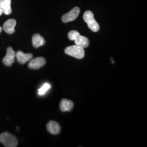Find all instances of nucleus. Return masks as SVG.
<instances>
[{"instance_id":"f8f14e48","label":"nucleus","mask_w":147,"mask_h":147,"mask_svg":"<svg viewBox=\"0 0 147 147\" xmlns=\"http://www.w3.org/2000/svg\"><path fill=\"white\" fill-rule=\"evenodd\" d=\"M32 45L33 47L37 49L44 45L45 44V41L44 38L39 34H34L32 37Z\"/></svg>"},{"instance_id":"1a4fd4ad","label":"nucleus","mask_w":147,"mask_h":147,"mask_svg":"<svg viewBox=\"0 0 147 147\" xmlns=\"http://www.w3.org/2000/svg\"><path fill=\"white\" fill-rule=\"evenodd\" d=\"M16 57L19 63L23 64L32 59L33 58V55L30 53H25L21 51H18L16 53Z\"/></svg>"},{"instance_id":"2eb2a0df","label":"nucleus","mask_w":147,"mask_h":147,"mask_svg":"<svg viewBox=\"0 0 147 147\" xmlns=\"http://www.w3.org/2000/svg\"><path fill=\"white\" fill-rule=\"evenodd\" d=\"M2 14V11L1 10V9H0V16H1Z\"/></svg>"},{"instance_id":"39448f33","label":"nucleus","mask_w":147,"mask_h":147,"mask_svg":"<svg viewBox=\"0 0 147 147\" xmlns=\"http://www.w3.org/2000/svg\"><path fill=\"white\" fill-rule=\"evenodd\" d=\"M80 12V9L79 7H75L68 13L65 14L62 17V20L64 23L73 21L77 19Z\"/></svg>"},{"instance_id":"7ed1b4c3","label":"nucleus","mask_w":147,"mask_h":147,"mask_svg":"<svg viewBox=\"0 0 147 147\" xmlns=\"http://www.w3.org/2000/svg\"><path fill=\"white\" fill-rule=\"evenodd\" d=\"M0 142L7 147H16L18 144L16 137L8 132H3L0 135Z\"/></svg>"},{"instance_id":"4468645a","label":"nucleus","mask_w":147,"mask_h":147,"mask_svg":"<svg viewBox=\"0 0 147 147\" xmlns=\"http://www.w3.org/2000/svg\"><path fill=\"white\" fill-rule=\"evenodd\" d=\"M50 88L51 86L50 84L46 83L44 84L40 89H38V94L40 95H42L44 94Z\"/></svg>"},{"instance_id":"dca6fc26","label":"nucleus","mask_w":147,"mask_h":147,"mask_svg":"<svg viewBox=\"0 0 147 147\" xmlns=\"http://www.w3.org/2000/svg\"><path fill=\"white\" fill-rule=\"evenodd\" d=\"M2 28L0 26V33L2 32Z\"/></svg>"},{"instance_id":"f257e3e1","label":"nucleus","mask_w":147,"mask_h":147,"mask_svg":"<svg viewBox=\"0 0 147 147\" xmlns=\"http://www.w3.org/2000/svg\"><path fill=\"white\" fill-rule=\"evenodd\" d=\"M69 39L71 40H74L75 45L82 48H86L89 46V42L87 37L80 35L79 32L73 30L68 33Z\"/></svg>"},{"instance_id":"20e7f679","label":"nucleus","mask_w":147,"mask_h":147,"mask_svg":"<svg viewBox=\"0 0 147 147\" xmlns=\"http://www.w3.org/2000/svg\"><path fill=\"white\" fill-rule=\"evenodd\" d=\"M65 53L67 55L77 59H82L84 57L85 55L84 48L76 45L66 47L65 49Z\"/></svg>"},{"instance_id":"0eeeda50","label":"nucleus","mask_w":147,"mask_h":147,"mask_svg":"<svg viewBox=\"0 0 147 147\" xmlns=\"http://www.w3.org/2000/svg\"><path fill=\"white\" fill-rule=\"evenodd\" d=\"M46 64L45 59L42 57H38L32 59L28 63V67L31 69H38L45 65Z\"/></svg>"},{"instance_id":"423d86ee","label":"nucleus","mask_w":147,"mask_h":147,"mask_svg":"<svg viewBox=\"0 0 147 147\" xmlns=\"http://www.w3.org/2000/svg\"><path fill=\"white\" fill-rule=\"evenodd\" d=\"M16 53L11 47H8L7 49V53L3 59V63L7 66L11 67L15 62Z\"/></svg>"},{"instance_id":"9d476101","label":"nucleus","mask_w":147,"mask_h":147,"mask_svg":"<svg viewBox=\"0 0 147 147\" xmlns=\"http://www.w3.org/2000/svg\"><path fill=\"white\" fill-rule=\"evenodd\" d=\"M47 131L53 135H57L61 131V126L55 121H50L47 125Z\"/></svg>"},{"instance_id":"9b49d317","label":"nucleus","mask_w":147,"mask_h":147,"mask_svg":"<svg viewBox=\"0 0 147 147\" xmlns=\"http://www.w3.org/2000/svg\"><path fill=\"white\" fill-rule=\"evenodd\" d=\"M11 0H0V9L5 15H9L11 13Z\"/></svg>"},{"instance_id":"f03ea898","label":"nucleus","mask_w":147,"mask_h":147,"mask_svg":"<svg viewBox=\"0 0 147 147\" xmlns=\"http://www.w3.org/2000/svg\"><path fill=\"white\" fill-rule=\"evenodd\" d=\"M84 21L87 23L88 27L94 32L98 31L100 29L99 24L95 19L94 14L90 11H86L83 16Z\"/></svg>"},{"instance_id":"6e6552de","label":"nucleus","mask_w":147,"mask_h":147,"mask_svg":"<svg viewBox=\"0 0 147 147\" xmlns=\"http://www.w3.org/2000/svg\"><path fill=\"white\" fill-rule=\"evenodd\" d=\"M16 21L15 19H10L5 21L3 25V29L8 34H11L15 32Z\"/></svg>"},{"instance_id":"ddd939ff","label":"nucleus","mask_w":147,"mask_h":147,"mask_svg":"<svg viewBox=\"0 0 147 147\" xmlns=\"http://www.w3.org/2000/svg\"><path fill=\"white\" fill-rule=\"evenodd\" d=\"M73 102L71 100L63 99L60 103V109L62 112L70 111L73 108Z\"/></svg>"}]
</instances>
